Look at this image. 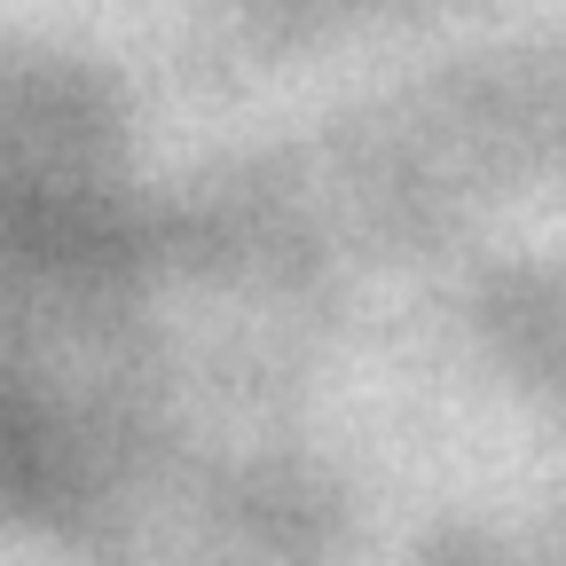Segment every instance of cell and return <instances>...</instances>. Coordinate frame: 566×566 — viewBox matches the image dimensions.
Segmentation results:
<instances>
[]
</instances>
